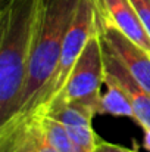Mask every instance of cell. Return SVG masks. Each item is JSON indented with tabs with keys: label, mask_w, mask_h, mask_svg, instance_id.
Masks as SVG:
<instances>
[{
	"label": "cell",
	"mask_w": 150,
	"mask_h": 152,
	"mask_svg": "<svg viewBox=\"0 0 150 152\" xmlns=\"http://www.w3.org/2000/svg\"><path fill=\"white\" fill-rule=\"evenodd\" d=\"M80 0H43L34 49L18 109L13 115L33 112L51 80L66 33L74 21Z\"/></svg>",
	"instance_id": "2"
},
{
	"label": "cell",
	"mask_w": 150,
	"mask_h": 152,
	"mask_svg": "<svg viewBox=\"0 0 150 152\" xmlns=\"http://www.w3.org/2000/svg\"><path fill=\"white\" fill-rule=\"evenodd\" d=\"M103 83H104L103 49L99 34L96 33L86 45L84 50L80 55L74 69L71 71L59 95L53 101H50L46 106L51 103H74L88 108L97 115L99 103L101 99L100 89Z\"/></svg>",
	"instance_id": "3"
},
{
	"label": "cell",
	"mask_w": 150,
	"mask_h": 152,
	"mask_svg": "<svg viewBox=\"0 0 150 152\" xmlns=\"http://www.w3.org/2000/svg\"><path fill=\"white\" fill-rule=\"evenodd\" d=\"M37 111H44L59 120L83 152H96L99 139L91 127V120L96 115L91 109L74 103H51Z\"/></svg>",
	"instance_id": "7"
},
{
	"label": "cell",
	"mask_w": 150,
	"mask_h": 152,
	"mask_svg": "<svg viewBox=\"0 0 150 152\" xmlns=\"http://www.w3.org/2000/svg\"><path fill=\"white\" fill-rule=\"evenodd\" d=\"M97 34L101 48L107 50L133 77L150 93V53L131 42L113 27L97 21Z\"/></svg>",
	"instance_id": "5"
},
{
	"label": "cell",
	"mask_w": 150,
	"mask_h": 152,
	"mask_svg": "<svg viewBox=\"0 0 150 152\" xmlns=\"http://www.w3.org/2000/svg\"><path fill=\"white\" fill-rule=\"evenodd\" d=\"M43 0H1L0 120L10 118L22 96Z\"/></svg>",
	"instance_id": "1"
},
{
	"label": "cell",
	"mask_w": 150,
	"mask_h": 152,
	"mask_svg": "<svg viewBox=\"0 0 150 152\" xmlns=\"http://www.w3.org/2000/svg\"><path fill=\"white\" fill-rule=\"evenodd\" d=\"M140 18V21L143 22L147 34L150 36V0H130Z\"/></svg>",
	"instance_id": "11"
},
{
	"label": "cell",
	"mask_w": 150,
	"mask_h": 152,
	"mask_svg": "<svg viewBox=\"0 0 150 152\" xmlns=\"http://www.w3.org/2000/svg\"><path fill=\"white\" fill-rule=\"evenodd\" d=\"M103 64H104V78L115 81L128 96L134 109L133 120L138 126H141L143 130L150 129V93L144 90L134 80V77L104 49H103Z\"/></svg>",
	"instance_id": "8"
},
{
	"label": "cell",
	"mask_w": 150,
	"mask_h": 152,
	"mask_svg": "<svg viewBox=\"0 0 150 152\" xmlns=\"http://www.w3.org/2000/svg\"><path fill=\"white\" fill-rule=\"evenodd\" d=\"M96 33H97L96 0H80L75 16H74V21H72V24H71V27L66 33L56 71H54L51 80L47 83L46 89L43 90V93H41L40 99L37 102L36 108L33 109V112L36 109H40V108L46 106L50 101H53L59 95V92L65 86L71 71L74 69L80 55L84 50L86 45L88 43V40Z\"/></svg>",
	"instance_id": "4"
},
{
	"label": "cell",
	"mask_w": 150,
	"mask_h": 152,
	"mask_svg": "<svg viewBox=\"0 0 150 152\" xmlns=\"http://www.w3.org/2000/svg\"><path fill=\"white\" fill-rule=\"evenodd\" d=\"M97 21L121 31L150 53V36L130 0H96Z\"/></svg>",
	"instance_id": "6"
},
{
	"label": "cell",
	"mask_w": 150,
	"mask_h": 152,
	"mask_svg": "<svg viewBox=\"0 0 150 152\" xmlns=\"http://www.w3.org/2000/svg\"><path fill=\"white\" fill-rule=\"evenodd\" d=\"M31 114L37 118L46 140L56 152H83L59 120L44 111H34Z\"/></svg>",
	"instance_id": "9"
},
{
	"label": "cell",
	"mask_w": 150,
	"mask_h": 152,
	"mask_svg": "<svg viewBox=\"0 0 150 152\" xmlns=\"http://www.w3.org/2000/svg\"><path fill=\"white\" fill-rule=\"evenodd\" d=\"M144 148L150 151V129L144 130Z\"/></svg>",
	"instance_id": "13"
},
{
	"label": "cell",
	"mask_w": 150,
	"mask_h": 152,
	"mask_svg": "<svg viewBox=\"0 0 150 152\" xmlns=\"http://www.w3.org/2000/svg\"><path fill=\"white\" fill-rule=\"evenodd\" d=\"M96 152H136V151L128 149V148H124L121 145H115V143H109V142L99 140Z\"/></svg>",
	"instance_id": "12"
},
{
	"label": "cell",
	"mask_w": 150,
	"mask_h": 152,
	"mask_svg": "<svg viewBox=\"0 0 150 152\" xmlns=\"http://www.w3.org/2000/svg\"><path fill=\"white\" fill-rule=\"evenodd\" d=\"M106 93L101 95L99 103V114H107L113 117H130L134 118L133 105L125 92L112 80L104 78Z\"/></svg>",
	"instance_id": "10"
}]
</instances>
